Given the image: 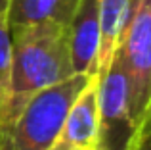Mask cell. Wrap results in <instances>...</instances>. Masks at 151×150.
Wrapping results in <instances>:
<instances>
[{
  "instance_id": "2",
  "label": "cell",
  "mask_w": 151,
  "mask_h": 150,
  "mask_svg": "<svg viewBox=\"0 0 151 150\" xmlns=\"http://www.w3.org/2000/svg\"><path fill=\"white\" fill-rule=\"evenodd\" d=\"M90 77L75 73L37 92L8 127L0 129V150H50L71 104Z\"/></svg>"
},
{
  "instance_id": "7",
  "label": "cell",
  "mask_w": 151,
  "mask_h": 150,
  "mask_svg": "<svg viewBox=\"0 0 151 150\" xmlns=\"http://www.w3.org/2000/svg\"><path fill=\"white\" fill-rule=\"evenodd\" d=\"M134 0H98L100 15V52H98V75L109 69L117 52L121 35L128 21Z\"/></svg>"
},
{
  "instance_id": "3",
  "label": "cell",
  "mask_w": 151,
  "mask_h": 150,
  "mask_svg": "<svg viewBox=\"0 0 151 150\" xmlns=\"http://www.w3.org/2000/svg\"><path fill=\"white\" fill-rule=\"evenodd\" d=\"M115 56L124 69L130 116L142 131L151 114V0L132 2Z\"/></svg>"
},
{
  "instance_id": "5",
  "label": "cell",
  "mask_w": 151,
  "mask_h": 150,
  "mask_svg": "<svg viewBox=\"0 0 151 150\" xmlns=\"http://www.w3.org/2000/svg\"><path fill=\"white\" fill-rule=\"evenodd\" d=\"M98 137V75H92L71 104L61 131L50 150H96Z\"/></svg>"
},
{
  "instance_id": "6",
  "label": "cell",
  "mask_w": 151,
  "mask_h": 150,
  "mask_svg": "<svg viewBox=\"0 0 151 150\" xmlns=\"http://www.w3.org/2000/svg\"><path fill=\"white\" fill-rule=\"evenodd\" d=\"M69 31V54L75 73L98 75V52H100V15L98 0H78Z\"/></svg>"
},
{
  "instance_id": "4",
  "label": "cell",
  "mask_w": 151,
  "mask_h": 150,
  "mask_svg": "<svg viewBox=\"0 0 151 150\" xmlns=\"http://www.w3.org/2000/svg\"><path fill=\"white\" fill-rule=\"evenodd\" d=\"M142 131H138L130 116L124 69L121 60L115 56L109 69L103 75H98L96 150H132Z\"/></svg>"
},
{
  "instance_id": "10",
  "label": "cell",
  "mask_w": 151,
  "mask_h": 150,
  "mask_svg": "<svg viewBox=\"0 0 151 150\" xmlns=\"http://www.w3.org/2000/svg\"><path fill=\"white\" fill-rule=\"evenodd\" d=\"M132 150H149V127L142 131L140 139H138V143L134 144Z\"/></svg>"
},
{
  "instance_id": "11",
  "label": "cell",
  "mask_w": 151,
  "mask_h": 150,
  "mask_svg": "<svg viewBox=\"0 0 151 150\" xmlns=\"http://www.w3.org/2000/svg\"><path fill=\"white\" fill-rule=\"evenodd\" d=\"M8 6H10V0H0V17L8 15Z\"/></svg>"
},
{
  "instance_id": "9",
  "label": "cell",
  "mask_w": 151,
  "mask_h": 150,
  "mask_svg": "<svg viewBox=\"0 0 151 150\" xmlns=\"http://www.w3.org/2000/svg\"><path fill=\"white\" fill-rule=\"evenodd\" d=\"M10 71H12V39L10 25L6 17H0V112L10 90Z\"/></svg>"
},
{
  "instance_id": "1",
  "label": "cell",
  "mask_w": 151,
  "mask_h": 150,
  "mask_svg": "<svg viewBox=\"0 0 151 150\" xmlns=\"http://www.w3.org/2000/svg\"><path fill=\"white\" fill-rule=\"evenodd\" d=\"M10 90L0 112V129L8 127L37 92L75 75L67 25L42 21L10 27Z\"/></svg>"
},
{
  "instance_id": "8",
  "label": "cell",
  "mask_w": 151,
  "mask_h": 150,
  "mask_svg": "<svg viewBox=\"0 0 151 150\" xmlns=\"http://www.w3.org/2000/svg\"><path fill=\"white\" fill-rule=\"evenodd\" d=\"M78 0H10L8 25H33L42 21H55L69 25Z\"/></svg>"
}]
</instances>
